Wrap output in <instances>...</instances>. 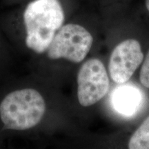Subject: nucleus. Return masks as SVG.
<instances>
[{"label": "nucleus", "mask_w": 149, "mask_h": 149, "mask_svg": "<svg viewBox=\"0 0 149 149\" xmlns=\"http://www.w3.org/2000/svg\"><path fill=\"white\" fill-rule=\"evenodd\" d=\"M64 21V10L59 0H33L24 13L26 45L36 53H44Z\"/></svg>", "instance_id": "1"}, {"label": "nucleus", "mask_w": 149, "mask_h": 149, "mask_svg": "<svg viewBox=\"0 0 149 149\" xmlns=\"http://www.w3.org/2000/svg\"><path fill=\"white\" fill-rule=\"evenodd\" d=\"M46 111L44 98L38 91L25 88L13 91L0 104V118L6 128L25 130L37 126Z\"/></svg>", "instance_id": "2"}, {"label": "nucleus", "mask_w": 149, "mask_h": 149, "mask_svg": "<svg viewBox=\"0 0 149 149\" xmlns=\"http://www.w3.org/2000/svg\"><path fill=\"white\" fill-rule=\"evenodd\" d=\"M93 38L85 28L68 24L58 30L47 49L51 59L64 58L74 63L82 61L90 51Z\"/></svg>", "instance_id": "3"}, {"label": "nucleus", "mask_w": 149, "mask_h": 149, "mask_svg": "<svg viewBox=\"0 0 149 149\" xmlns=\"http://www.w3.org/2000/svg\"><path fill=\"white\" fill-rule=\"evenodd\" d=\"M77 97L82 107L102 100L109 89V79L103 63L92 58L81 65L77 74Z\"/></svg>", "instance_id": "4"}, {"label": "nucleus", "mask_w": 149, "mask_h": 149, "mask_svg": "<svg viewBox=\"0 0 149 149\" xmlns=\"http://www.w3.org/2000/svg\"><path fill=\"white\" fill-rule=\"evenodd\" d=\"M144 59L140 44L135 40H127L114 48L110 58L109 70L111 79L117 84L130 79Z\"/></svg>", "instance_id": "5"}, {"label": "nucleus", "mask_w": 149, "mask_h": 149, "mask_svg": "<svg viewBox=\"0 0 149 149\" xmlns=\"http://www.w3.org/2000/svg\"><path fill=\"white\" fill-rule=\"evenodd\" d=\"M141 96L139 91L131 86L125 85L115 91L113 97L115 109L123 115H132L139 109Z\"/></svg>", "instance_id": "6"}, {"label": "nucleus", "mask_w": 149, "mask_h": 149, "mask_svg": "<svg viewBox=\"0 0 149 149\" xmlns=\"http://www.w3.org/2000/svg\"><path fill=\"white\" fill-rule=\"evenodd\" d=\"M130 149H149V116L130 137Z\"/></svg>", "instance_id": "7"}, {"label": "nucleus", "mask_w": 149, "mask_h": 149, "mask_svg": "<svg viewBox=\"0 0 149 149\" xmlns=\"http://www.w3.org/2000/svg\"><path fill=\"white\" fill-rule=\"evenodd\" d=\"M139 80L144 86L149 88V51L145 58L142 66H141L140 73H139Z\"/></svg>", "instance_id": "8"}, {"label": "nucleus", "mask_w": 149, "mask_h": 149, "mask_svg": "<svg viewBox=\"0 0 149 149\" xmlns=\"http://www.w3.org/2000/svg\"><path fill=\"white\" fill-rule=\"evenodd\" d=\"M146 5L147 9H148V10L149 11V0H146Z\"/></svg>", "instance_id": "9"}]
</instances>
